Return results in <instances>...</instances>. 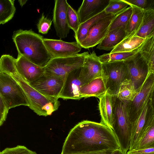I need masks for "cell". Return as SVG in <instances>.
<instances>
[{"label": "cell", "mask_w": 154, "mask_h": 154, "mask_svg": "<svg viewBox=\"0 0 154 154\" xmlns=\"http://www.w3.org/2000/svg\"><path fill=\"white\" fill-rule=\"evenodd\" d=\"M125 154H154V147L128 150Z\"/></svg>", "instance_id": "74e56055"}, {"label": "cell", "mask_w": 154, "mask_h": 154, "mask_svg": "<svg viewBox=\"0 0 154 154\" xmlns=\"http://www.w3.org/2000/svg\"><path fill=\"white\" fill-rule=\"evenodd\" d=\"M154 123V92L150 96L136 120L131 123L128 150L134 149L146 128Z\"/></svg>", "instance_id": "ba28073f"}, {"label": "cell", "mask_w": 154, "mask_h": 154, "mask_svg": "<svg viewBox=\"0 0 154 154\" xmlns=\"http://www.w3.org/2000/svg\"><path fill=\"white\" fill-rule=\"evenodd\" d=\"M127 35L125 30L122 28L109 31L97 48L100 50L112 51Z\"/></svg>", "instance_id": "44dd1931"}, {"label": "cell", "mask_w": 154, "mask_h": 154, "mask_svg": "<svg viewBox=\"0 0 154 154\" xmlns=\"http://www.w3.org/2000/svg\"><path fill=\"white\" fill-rule=\"evenodd\" d=\"M114 154H125L121 149H119L115 151Z\"/></svg>", "instance_id": "b9f144b4"}, {"label": "cell", "mask_w": 154, "mask_h": 154, "mask_svg": "<svg viewBox=\"0 0 154 154\" xmlns=\"http://www.w3.org/2000/svg\"><path fill=\"white\" fill-rule=\"evenodd\" d=\"M109 0H84L77 11L82 23L104 11Z\"/></svg>", "instance_id": "d6986e66"}, {"label": "cell", "mask_w": 154, "mask_h": 154, "mask_svg": "<svg viewBox=\"0 0 154 154\" xmlns=\"http://www.w3.org/2000/svg\"><path fill=\"white\" fill-rule=\"evenodd\" d=\"M152 147H154V123L146 128L134 149Z\"/></svg>", "instance_id": "4dcf8cb0"}, {"label": "cell", "mask_w": 154, "mask_h": 154, "mask_svg": "<svg viewBox=\"0 0 154 154\" xmlns=\"http://www.w3.org/2000/svg\"><path fill=\"white\" fill-rule=\"evenodd\" d=\"M120 149L117 138L111 128L100 122L84 120L69 131L61 154H75Z\"/></svg>", "instance_id": "6da1fadb"}, {"label": "cell", "mask_w": 154, "mask_h": 154, "mask_svg": "<svg viewBox=\"0 0 154 154\" xmlns=\"http://www.w3.org/2000/svg\"><path fill=\"white\" fill-rule=\"evenodd\" d=\"M124 62L128 68L129 79L137 91L151 73L149 72L148 65L138 52Z\"/></svg>", "instance_id": "30bf717a"}, {"label": "cell", "mask_w": 154, "mask_h": 154, "mask_svg": "<svg viewBox=\"0 0 154 154\" xmlns=\"http://www.w3.org/2000/svg\"><path fill=\"white\" fill-rule=\"evenodd\" d=\"M129 5L135 6L144 11L154 9V0H124Z\"/></svg>", "instance_id": "836d02e7"}, {"label": "cell", "mask_w": 154, "mask_h": 154, "mask_svg": "<svg viewBox=\"0 0 154 154\" xmlns=\"http://www.w3.org/2000/svg\"><path fill=\"white\" fill-rule=\"evenodd\" d=\"M117 14L106 17L94 25L88 30L85 38L80 44L82 48L88 49L99 44L107 33L110 24Z\"/></svg>", "instance_id": "7c38bea8"}, {"label": "cell", "mask_w": 154, "mask_h": 154, "mask_svg": "<svg viewBox=\"0 0 154 154\" xmlns=\"http://www.w3.org/2000/svg\"><path fill=\"white\" fill-rule=\"evenodd\" d=\"M16 68L20 75L27 82L34 81L44 73V68L40 67L27 60L23 56L18 55Z\"/></svg>", "instance_id": "e0dca14e"}, {"label": "cell", "mask_w": 154, "mask_h": 154, "mask_svg": "<svg viewBox=\"0 0 154 154\" xmlns=\"http://www.w3.org/2000/svg\"><path fill=\"white\" fill-rule=\"evenodd\" d=\"M145 40V38L135 35L127 37L110 53L130 52L133 51L139 48Z\"/></svg>", "instance_id": "cb8c5ba5"}, {"label": "cell", "mask_w": 154, "mask_h": 154, "mask_svg": "<svg viewBox=\"0 0 154 154\" xmlns=\"http://www.w3.org/2000/svg\"><path fill=\"white\" fill-rule=\"evenodd\" d=\"M88 52L67 57L51 58L44 67L45 74L66 76L68 73L83 66Z\"/></svg>", "instance_id": "52a82bcc"}, {"label": "cell", "mask_w": 154, "mask_h": 154, "mask_svg": "<svg viewBox=\"0 0 154 154\" xmlns=\"http://www.w3.org/2000/svg\"><path fill=\"white\" fill-rule=\"evenodd\" d=\"M0 154H1V152L0 151Z\"/></svg>", "instance_id": "7bdbcfd3"}, {"label": "cell", "mask_w": 154, "mask_h": 154, "mask_svg": "<svg viewBox=\"0 0 154 154\" xmlns=\"http://www.w3.org/2000/svg\"><path fill=\"white\" fill-rule=\"evenodd\" d=\"M1 154H37L26 147L18 145L12 148H7L1 152Z\"/></svg>", "instance_id": "d590c367"}, {"label": "cell", "mask_w": 154, "mask_h": 154, "mask_svg": "<svg viewBox=\"0 0 154 154\" xmlns=\"http://www.w3.org/2000/svg\"><path fill=\"white\" fill-rule=\"evenodd\" d=\"M132 8L129 6L126 9L117 14L110 26L109 31L119 28L125 30L131 18Z\"/></svg>", "instance_id": "f546056e"}, {"label": "cell", "mask_w": 154, "mask_h": 154, "mask_svg": "<svg viewBox=\"0 0 154 154\" xmlns=\"http://www.w3.org/2000/svg\"><path fill=\"white\" fill-rule=\"evenodd\" d=\"M101 76L102 77V63L93 51L85 57L79 74V79L83 85Z\"/></svg>", "instance_id": "9a60e30c"}, {"label": "cell", "mask_w": 154, "mask_h": 154, "mask_svg": "<svg viewBox=\"0 0 154 154\" xmlns=\"http://www.w3.org/2000/svg\"><path fill=\"white\" fill-rule=\"evenodd\" d=\"M8 112V110L0 95V126L5 121Z\"/></svg>", "instance_id": "8d00e7d4"}, {"label": "cell", "mask_w": 154, "mask_h": 154, "mask_svg": "<svg viewBox=\"0 0 154 154\" xmlns=\"http://www.w3.org/2000/svg\"><path fill=\"white\" fill-rule=\"evenodd\" d=\"M67 19L70 29L76 33L80 24L76 11L69 4L67 9Z\"/></svg>", "instance_id": "d6a6232c"}, {"label": "cell", "mask_w": 154, "mask_h": 154, "mask_svg": "<svg viewBox=\"0 0 154 154\" xmlns=\"http://www.w3.org/2000/svg\"><path fill=\"white\" fill-rule=\"evenodd\" d=\"M43 42L51 58L69 57L79 52L82 47L76 42L44 38Z\"/></svg>", "instance_id": "4fadbf2b"}, {"label": "cell", "mask_w": 154, "mask_h": 154, "mask_svg": "<svg viewBox=\"0 0 154 154\" xmlns=\"http://www.w3.org/2000/svg\"><path fill=\"white\" fill-rule=\"evenodd\" d=\"M109 151H110V150H109ZM99 151L94 152H91L82 153H78V154H100L102 153V152H104L105 151Z\"/></svg>", "instance_id": "f35d334b"}, {"label": "cell", "mask_w": 154, "mask_h": 154, "mask_svg": "<svg viewBox=\"0 0 154 154\" xmlns=\"http://www.w3.org/2000/svg\"><path fill=\"white\" fill-rule=\"evenodd\" d=\"M13 77L23 90L29 103V107L39 116L51 115L60 105L58 99L46 96L32 87L25 81L14 67L5 72Z\"/></svg>", "instance_id": "3957f363"}, {"label": "cell", "mask_w": 154, "mask_h": 154, "mask_svg": "<svg viewBox=\"0 0 154 154\" xmlns=\"http://www.w3.org/2000/svg\"><path fill=\"white\" fill-rule=\"evenodd\" d=\"M118 139L120 149L125 154L129 150L131 132V123L127 103L116 97L115 121L113 130Z\"/></svg>", "instance_id": "277c9868"}, {"label": "cell", "mask_w": 154, "mask_h": 154, "mask_svg": "<svg viewBox=\"0 0 154 154\" xmlns=\"http://www.w3.org/2000/svg\"><path fill=\"white\" fill-rule=\"evenodd\" d=\"M115 151H107L102 152L100 154H114Z\"/></svg>", "instance_id": "60d3db41"}, {"label": "cell", "mask_w": 154, "mask_h": 154, "mask_svg": "<svg viewBox=\"0 0 154 154\" xmlns=\"http://www.w3.org/2000/svg\"><path fill=\"white\" fill-rule=\"evenodd\" d=\"M102 77L107 91L116 96L121 85L129 79L128 66L124 61L102 63Z\"/></svg>", "instance_id": "8992f818"}, {"label": "cell", "mask_w": 154, "mask_h": 154, "mask_svg": "<svg viewBox=\"0 0 154 154\" xmlns=\"http://www.w3.org/2000/svg\"><path fill=\"white\" fill-rule=\"evenodd\" d=\"M66 76L44 74L29 83L33 88L43 95L49 97L59 98Z\"/></svg>", "instance_id": "8fae6325"}, {"label": "cell", "mask_w": 154, "mask_h": 154, "mask_svg": "<svg viewBox=\"0 0 154 154\" xmlns=\"http://www.w3.org/2000/svg\"><path fill=\"white\" fill-rule=\"evenodd\" d=\"M132 8V14L125 29L127 36H134L139 29L142 23L144 11L135 6Z\"/></svg>", "instance_id": "484cf974"}, {"label": "cell", "mask_w": 154, "mask_h": 154, "mask_svg": "<svg viewBox=\"0 0 154 154\" xmlns=\"http://www.w3.org/2000/svg\"><path fill=\"white\" fill-rule=\"evenodd\" d=\"M137 92L131 81L127 79L121 85L116 97L127 103L133 100Z\"/></svg>", "instance_id": "4316f807"}, {"label": "cell", "mask_w": 154, "mask_h": 154, "mask_svg": "<svg viewBox=\"0 0 154 154\" xmlns=\"http://www.w3.org/2000/svg\"><path fill=\"white\" fill-rule=\"evenodd\" d=\"M128 6L124 0H109L104 11L106 14L116 15L126 9Z\"/></svg>", "instance_id": "1f68e13d"}, {"label": "cell", "mask_w": 154, "mask_h": 154, "mask_svg": "<svg viewBox=\"0 0 154 154\" xmlns=\"http://www.w3.org/2000/svg\"><path fill=\"white\" fill-rule=\"evenodd\" d=\"M81 69L75 70L66 75L59 98L79 100L82 98L80 94L82 84L79 78Z\"/></svg>", "instance_id": "2e32d148"}, {"label": "cell", "mask_w": 154, "mask_h": 154, "mask_svg": "<svg viewBox=\"0 0 154 154\" xmlns=\"http://www.w3.org/2000/svg\"><path fill=\"white\" fill-rule=\"evenodd\" d=\"M53 10V21L57 36L65 38L70 28L67 21V9L68 3L66 0H55Z\"/></svg>", "instance_id": "5bb4252c"}, {"label": "cell", "mask_w": 154, "mask_h": 154, "mask_svg": "<svg viewBox=\"0 0 154 154\" xmlns=\"http://www.w3.org/2000/svg\"><path fill=\"white\" fill-rule=\"evenodd\" d=\"M14 0H0V25L11 20L16 11Z\"/></svg>", "instance_id": "83f0119b"}, {"label": "cell", "mask_w": 154, "mask_h": 154, "mask_svg": "<svg viewBox=\"0 0 154 154\" xmlns=\"http://www.w3.org/2000/svg\"><path fill=\"white\" fill-rule=\"evenodd\" d=\"M154 73H151L133 100L127 103L131 123L137 118L151 95L154 92Z\"/></svg>", "instance_id": "9c48e42d"}, {"label": "cell", "mask_w": 154, "mask_h": 154, "mask_svg": "<svg viewBox=\"0 0 154 154\" xmlns=\"http://www.w3.org/2000/svg\"><path fill=\"white\" fill-rule=\"evenodd\" d=\"M0 95L8 109L20 105L29 106L21 87L10 75L0 72Z\"/></svg>", "instance_id": "5b68a950"}, {"label": "cell", "mask_w": 154, "mask_h": 154, "mask_svg": "<svg viewBox=\"0 0 154 154\" xmlns=\"http://www.w3.org/2000/svg\"><path fill=\"white\" fill-rule=\"evenodd\" d=\"M116 97V96L111 95L107 91L103 96L99 98V109L101 117L100 122L113 130L115 121Z\"/></svg>", "instance_id": "ac0fdd59"}, {"label": "cell", "mask_w": 154, "mask_h": 154, "mask_svg": "<svg viewBox=\"0 0 154 154\" xmlns=\"http://www.w3.org/2000/svg\"><path fill=\"white\" fill-rule=\"evenodd\" d=\"M12 39L18 54L40 67L44 68L52 58L43 42V36L32 29L14 31Z\"/></svg>", "instance_id": "7a4b0ae2"}, {"label": "cell", "mask_w": 154, "mask_h": 154, "mask_svg": "<svg viewBox=\"0 0 154 154\" xmlns=\"http://www.w3.org/2000/svg\"><path fill=\"white\" fill-rule=\"evenodd\" d=\"M52 20L45 17L43 13L37 24V27L39 33L43 34L48 33L52 23Z\"/></svg>", "instance_id": "e575fe53"}, {"label": "cell", "mask_w": 154, "mask_h": 154, "mask_svg": "<svg viewBox=\"0 0 154 154\" xmlns=\"http://www.w3.org/2000/svg\"><path fill=\"white\" fill-rule=\"evenodd\" d=\"M152 35H154V9L144 11L141 25L134 35L146 38Z\"/></svg>", "instance_id": "603a6c76"}, {"label": "cell", "mask_w": 154, "mask_h": 154, "mask_svg": "<svg viewBox=\"0 0 154 154\" xmlns=\"http://www.w3.org/2000/svg\"><path fill=\"white\" fill-rule=\"evenodd\" d=\"M107 91L104 80L102 76L92 80L82 85L80 91L82 98L95 97L99 98L103 96Z\"/></svg>", "instance_id": "ffe728a7"}, {"label": "cell", "mask_w": 154, "mask_h": 154, "mask_svg": "<svg viewBox=\"0 0 154 154\" xmlns=\"http://www.w3.org/2000/svg\"><path fill=\"white\" fill-rule=\"evenodd\" d=\"M112 14H106L103 11L97 15L80 24L77 31L75 34L76 41L79 45L86 38L90 29L102 18Z\"/></svg>", "instance_id": "d4e9b609"}, {"label": "cell", "mask_w": 154, "mask_h": 154, "mask_svg": "<svg viewBox=\"0 0 154 154\" xmlns=\"http://www.w3.org/2000/svg\"><path fill=\"white\" fill-rule=\"evenodd\" d=\"M138 52L145 60L149 73H154V35L145 38Z\"/></svg>", "instance_id": "7402d4cb"}, {"label": "cell", "mask_w": 154, "mask_h": 154, "mask_svg": "<svg viewBox=\"0 0 154 154\" xmlns=\"http://www.w3.org/2000/svg\"><path fill=\"white\" fill-rule=\"evenodd\" d=\"M27 1V0H18V2H19L20 5L22 7L26 3Z\"/></svg>", "instance_id": "ab89813d"}, {"label": "cell", "mask_w": 154, "mask_h": 154, "mask_svg": "<svg viewBox=\"0 0 154 154\" xmlns=\"http://www.w3.org/2000/svg\"><path fill=\"white\" fill-rule=\"evenodd\" d=\"M139 48L130 52L109 53L105 54L98 57L99 59L102 63L124 61L131 58L137 53L138 52Z\"/></svg>", "instance_id": "f1b7e54d"}]
</instances>
